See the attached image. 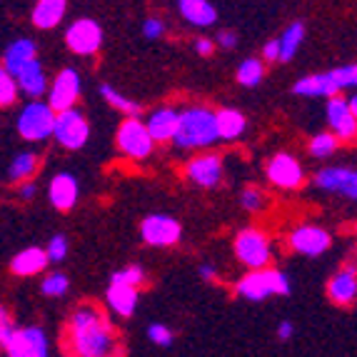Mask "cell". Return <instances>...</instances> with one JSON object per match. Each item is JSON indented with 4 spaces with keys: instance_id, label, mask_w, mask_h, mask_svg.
I'll use <instances>...</instances> for the list:
<instances>
[{
    "instance_id": "obj_1",
    "label": "cell",
    "mask_w": 357,
    "mask_h": 357,
    "mask_svg": "<svg viewBox=\"0 0 357 357\" xmlns=\"http://www.w3.org/2000/svg\"><path fill=\"white\" fill-rule=\"evenodd\" d=\"M66 350L70 357H123V340L105 310L83 303L68 320Z\"/></svg>"
},
{
    "instance_id": "obj_2",
    "label": "cell",
    "mask_w": 357,
    "mask_h": 357,
    "mask_svg": "<svg viewBox=\"0 0 357 357\" xmlns=\"http://www.w3.org/2000/svg\"><path fill=\"white\" fill-rule=\"evenodd\" d=\"M220 140L218 130V110L205 105H190L180 110V128L173 145L180 150L210 148Z\"/></svg>"
},
{
    "instance_id": "obj_3",
    "label": "cell",
    "mask_w": 357,
    "mask_h": 357,
    "mask_svg": "<svg viewBox=\"0 0 357 357\" xmlns=\"http://www.w3.org/2000/svg\"><path fill=\"white\" fill-rule=\"evenodd\" d=\"M350 88H357V63L300 77L292 85V93L300 98H328L330 100V98H337V93Z\"/></svg>"
},
{
    "instance_id": "obj_4",
    "label": "cell",
    "mask_w": 357,
    "mask_h": 357,
    "mask_svg": "<svg viewBox=\"0 0 357 357\" xmlns=\"http://www.w3.org/2000/svg\"><path fill=\"white\" fill-rule=\"evenodd\" d=\"M292 292V282L282 270H257V273L243 275L238 282H235V295L243 300H250V303H262L268 300L270 295H280L287 298Z\"/></svg>"
},
{
    "instance_id": "obj_5",
    "label": "cell",
    "mask_w": 357,
    "mask_h": 357,
    "mask_svg": "<svg viewBox=\"0 0 357 357\" xmlns=\"http://www.w3.org/2000/svg\"><path fill=\"white\" fill-rule=\"evenodd\" d=\"M55 123L58 113L48 105V100H28L18 110L15 130L28 143H43L55 135Z\"/></svg>"
},
{
    "instance_id": "obj_6",
    "label": "cell",
    "mask_w": 357,
    "mask_h": 357,
    "mask_svg": "<svg viewBox=\"0 0 357 357\" xmlns=\"http://www.w3.org/2000/svg\"><path fill=\"white\" fill-rule=\"evenodd\" d=\"M232 250L235 257L243 262L250 273L257 270H268V262L273 257V248H270L268 235L257 227H245L235 235V243H232Z\"/></svg>"
},
{
    "instance_id": "obj_7",
    "label": "cell",
    "mask_w": 357,
    "mask_h": 357,
    "mask_svg": "<svg viewBox=\"0 0 357 357\" xmlns=\"http://www.w3.org/2000/svg\"><path fill=\"white\" fill-rule=\"evenodd\" d=\"M118 150L130 160H145L155 148V140L150 135L145 120L140 118H126L118 126V135H115Z\"/></svg>"
},
{
    "instance_id": "obj_8",
    "label": "cell",
    "mask_w": 357,
    "mask_h": 357,
    "mask_svg": "<svg viewBox=\"0 0 357 357\" xmlns=\"http://www.w3.org/2000/svg\"><path fill=\"white\" fill-rule=\"evenodd\" d=\"M140 238L150 245V248H173L183 238V227L175 220L173 215L165 213H155L148 215L143 222H140Z\"/></svg>"
},
{
    "instance_id": "obj_9",
    "label": "cell",
    "mask_w": 357,
    "mask_h": 357,
    "mask_svg": "<svg viewBox=\"0 0 357 357\" xmlns=\"http://www.w3.org/2000/svg\"><path fill=\"white\" fill-rule=\"evenodd\" d=\"M80 90H83V80H80V73L75 68H63V70L55 75V80L50 83L48 93V105L53 107L55 113H68V110H75V102L80 98Z\"/></svg>"
},
{
    "instance_id": "obj_10",
    "label": "cell",
    "mask_w": 357,
    "mask_h": 357,
    "mask_svg": "<svg viewBox=\"0 0 357 357\" xmlns=\"http://www.w3.org/2000/svg\"><path fill=\"white\" fill-rule=\"evenodd\" d=\"M66 45L75 55H96L102 45V28L93 18H77L68 25L66 30Z\"/></svg>"
},
{
    "instance_id": "obj_11",
    "label": "cell",
    "mask_w": 357,
    "mask_h": 357,
    "mask_svg": "<svg viewBox=\"0 0 357 357\" xmlns=\"http://www.w3.org/2000/svg\"><path fill=\"white\" fill-rule=\"evenodd\" d=\"M55 140H58L60 148L66 150H80L90 137V123L85 118L83 110H68V113L58 115V123H55Z\"/></svg>"
},
{
    "instance_id": "obj_12",
    "label": "cell",
    "mask_w": 357,
    "mask_h": 357,
    "mask_svg": "<svg viewBox=\"0 0 357 357\" xmlns=\"http://www.w3.org/2000/svg\"><path fill=\"white\" fill-rule=\"evenodd\" d=\"M287 245L305 257H320L330 250L333 238H330V232L325 227L312 225V222H303V225H298L287 235Z\"/></svg>"
},
{
    "instance_id": "obj_13",
    "label": "cell",
    "mask_w": 357,
    "mask_h": 357,
    "mask_svg": "<svg viewBox=\"0 0 357 357\" xmlns=\"http://www.w3.org/2000/svg\"><path fill=\"white\" fill-rule=\"evenodd\" d=\"M265 175L275 188H282V190H295L305 183V167L303 162L290 153H278L273 155L265 165Z\"/></svg>"
},
{
    "instance_id": "obj_14",
    "label": "cell",
    "mask_w": 357,
    "mask_h": 357,
    "mask_svg": "<svg viewBox=\"0 0 357 357\" xmlns=\"http://www.w3.org/2000/svg\"><path fill=\"white\" fill-rule=\"evenodd\" d=\"M312 185L322 192H335V195H342L347 200H357V170L355 167H322L317 170Z\"/></svg>"
},
{
    "instance_id": "obj_15",
    "label": "cell",
    "mask_w": 357,
    "mask_h": 357,
    "mask_svg": "<svg viewBox=\"0 0 357 357\" xmlns=\"http://www.w3.org/2000/svg\"><path fill=\"white\" fill-rule=\"evenodd\" d=\"M8 357H50V342L45 330L38 325H25L13 335L10 345L6 347Z\"/></svg>"
},
{
    "instance_id": "obj_16",
    "label": "cell",
    "mask_w": 357,
    "mask_h": 357,
    "mask_svg": "<svg viewBox=\"0 0 357 357\" xmlns=\"http://www.w3.org/2000/svg\"><path fill=\"white\" fill-rule=\"evenodd\" d=\"M325 113H328L330 132L337 137L340 143H352L357 137V118L352 113L350 102L340 96L330 98L328 105H325Z\"/></svg>"
},
{
    "instance_id": "obj_17",
    "label": "cell",
    "mask_w": 357,
    "mask_h": 357,
    "mask_svg": "<svg viewBox=\"0 0 357 357\" xmlns=\"http://www.w3.org/2000/svg\"><path fill=\"white\" fill-rule=\"evenodd\" d=\"M185 178L197 188H215L222 183V158L215 153H203L185 162Z\"/></svg>"
},
{
    "instance_id": "obj_18",
    "label": "cell",
    "mask_w": 357,
    "mask_h": 357,
    "mask_svg": "<svg viewBox=\"0 0 357 357\" xmlns=\"http://www.w3.org/2000/svg\"><path fill=\"white\" fill-rule=\"evenodd\" d=\"M145 126H148L155 143H173L180 128V110L170 105L155 107L145 118Z\"/></svg>"
},
{
    "instance_id": "obj_19",
    "label": "cell",
    "mask_w": 357,
    "mask_h": 357,
    "mask_svg": "<svg viewBox=\"0 0 357 357\" xmlns=\"http://www.w3.org/2000/svg\"><path fill=\"white\" fill-rule=\"evenodd\" d=\"M77 197H80V185L77 178L70 173H58L50 178L48 183V200L55 210L60 213H68V210L75 208Z\"/></svg>"
},
{
    "instance_id": "obj_20",
    "label": "cell",
    "mask_w": 357,
    "mask_h": 357,
    "mask_svg": "<svg viewBox=\"0 0 357 357\" xmlns=\"http://www.w3.org/2000/svg\"><path fill=\"white\" fill-rule=\"evenodd\" d=\"M328 298L335 305H352L357 300V268L355 265H345L342 270L333 275L328 280Z\"/></svg>"
},
{
    "instance_id": "obj_21",
    "label": "cell",
    "mask_w": 357,
    "mask_h": 357,
    "mask_svg": "<svg viewBox=\"0 0 357 357\" xmlns=\"http://www.w3.org/2000/svg\"><path fill=\"white\" fill-rule=\"evenodd\" d=\"M33 60H38L36 40L18 38V40H13L6 48V53H3V70L10 73L13 77H18V73L23 70L25 66H30Z\"/></svg>"
},
{
    "instance_id": "obj_22",
    "label": "cell",
    "mask_w": 357,
    "mask_h": 357,
    "mask_svg": "<svg viewBox=\"0 0 357 357\" xmlns=\"http://www.w3.org/2000/svg\"><path fill=\"white\" fill-rule=\"evenodd\" d=\"M50 265V257L45 252V248H25L20 250L18 255L10 260V273L18 275V278H33V275H40L45 273V268Z\"/></svg>"
},
{
    "instance_id": "obj_23",
    "label": "cell",
    "mask_w": 357,
    "mask_h": 357,
    "mask_svg": "<svg viewBox=\"0 0 357 357\" xmlns=\"http://www.w3.org/2000/svg\"><path fill=\"white\" fill-rule=\"evenodd\" d=\"M18 88L23 96H28L30 100H40L45 93H50V85H48V75H45V68H43L40 58L33 60L30 66H25L23 70L18 73Z\"/></svg>"
},
{
    "instance_id": "obj_24",
    "label": "cell",
    "mask_w": 357,
    "mask_h": 357,
    "mask_svg": "<svg viewBox=\"0 0 357 357\" xmlns=\"http://www.w3.org/2000/svg\"><path fill=\"white\" fill-rule=\"evenodd\" d=\"M68 13L66 0H38L30 10V23L40 30H53L63 23Z\"/></svg>"
},
{
    "instance_id": "obj_25",
    "label": "cell",
    "mask_w": 357,
    "mask_h": 357,
    "mask_svg": "<svg viewBox=\"0 0 357 357\" xmlns=\"http://www.w3.org/2000/svg\"><path fill=\"white\" fill-rule=\"evenodd\" d=\"M178 13L195 28H210L218 23V8L208 0H178Z\"/></svg>"
},
{
    "instance_id": "obj_26",
    "label": "cell",
    "mask_w": 357,
    "mask_h": 357,
    "mask_svg": "<svg viewBox=\"0 0 357 357\" xmlns=\"http://www.w3.org/2000/svg\"><path fill=\"white\" fill-rule=\"evenodd\" d=\"M105 300L107 307L113 310L118 317H130L135 312L137 303H140V290L126 285H107Z\"/></svg>"
},
{
    "instance_id": "obj_27",
    "label": "cell",
    "mask_w": 357,
    "mask_h": 357,
    "mask_svg": "<svg viewBox=\"0 0 357 357\" xmlns=\"http://www.w3.org/2000/svg\"><path fill=\"white\" fill-rule=\"evenodd\" d=\"M38 167H40V155L33 153V150L18 153L10 160V165H8V180H13V183H18V185L28 183V180H33V175L38 173Z\"/></svg>"
},
{
    "instance_id": "obj_28",
    "label": "cell",
    "mask_w": 357,
    "mask_h": 357,
    "mask_svg": "<svg viewBox=\"0 0 357 357\" xmlns=\"http://www.w3.org/2000/svg\"><path fill=\"white\" fill-rule=\"evenodd\" d=\"M248 120L240 110L235 107H220L218 110V130H220V140H240L245 135Z\"/></svg>"
},
{
    "instance_id": "obj_29",
    "label": "cell",
    "mask_w": 357,
    "mask_h": 357,
    "mask_svg": "<svg viewBox=\"0 0 357 357\" xmlns=\"http://www.w3.org/2000/svg\"><path fill=\"white\" fill-rule=\"evenodd\" d=\"M278 40H280V63H290L298 55L300 45L305 40V25L300 20H295V23H290L282 30V36Z\"/></svg>"
},
{
    "instance_id": "obj_30",
    "label": "cell",
    "mask_w": 357,
    "mask_h": 357,
    "mask_svg": "<svg viewBox=\"0 0 357 357\" xmlns=\"http://www.w3.org/2000/svg\"><path fill=\"white\" fill-rule=\"evenodd\" d=\"M98 90H100L102 100H105L107 105L115 107V110H120V113H126L128 118H140V115H143V105L135 102V100H130V98H126L123 93H118L113 85L102 83Z\"/></svg>"
},
{
    "instance_id": "obj_31",
    "label": "cell",
    "mask_w": 357,
    "mask_h": 357,
    "mask_svg": "<svg viewBox=\"0 0 357 357\" xmlns=\"http://www.w3.org/2000/svg\"><path fill=\"white\" fill-rule=\"evenodd\" d=\"M235 77H238V83L243 85V88H255V85H260L262 77H265V66H262V60L245 58L238 66V70H235Z\"/></svg>"
},
{
    "instance_id": "obj_32",
    "label": "cell",
    "mask_w": 357,
    "mask_h": 357,
    "mask_svg": "<svg viewBox=\"0 0 357 357\" xmlns=\"http://www.w3.org/2000/svg\"><path fill=\"white\" fill-rule=\"evenodd\" d=\"M340 148V140L333 135V132H317V135L310 137L307 143V153L312 155V158H320V160H325V158H330V155H335Z\"/></svg>"
},
{
    "instance_id": "obj_33",
    "label": "cell",
    "mask_w": 357,
    "mask_h": 357,
    "mask_svg": "<svg viewBox=\"0 0 357 357\" xmlns=\"http://www.w3.org/2000/svg\"><path fill=\"white\" fill-rule=\"evenodd\" d=\"M145 282V270L140 265H126V268L115 270L110 275V285H126L140 290V285Z\"/></svg>"
},
{
    "instance_id": "obj_34",
    "label": "cell",
    "mask_w": 357,
    "mask_h": 357,
    "mask_svg": "<svg viewBox=\"0 0 357 357\" xmlns=\"http://www.w3.org/2000/svg\"><path fill=\"white\" fill-rule=\"evenodd\" d=\"M68 287H70V280H68V275L66 273H50L43 278L40 282V292L45 295V298H63L68 292Z\"/></svg>"
},
{
    "instance_id": "obj_35",
    "label": "cell",
    "mask_w": 357,
    "mask_h": 357,
    "mask_svg": "<svg viewBox=\"0 0 357 357\" xmlns=\"http://www.w3.org/2000/svg\"><path fill=\"white\" fill-rule=\"evenodd\" d=\"M18 93H20L18 80H15V77H13L10 73L0 70V105H3V107H10L13 102L18 100Z\"/></svg>"
},
{
    "instance_id": "obj_36",
    "label": "cell",
    "mask_w": 357,
    "mask_h": 357,
    "mask_svg": "<svg viewBox=\"0 0 357 357\" xmlns=\"http://www.w3.org/2000/svg\"><path fill=\"white\" fill-rule=\"evenodd\" d=\"M240 205H243L248 213H260V210L265 208V192H262L260 188H255V185H248V188H243V192H240Z\"/></svg>"
},
{
    "instance_id": "obj_37",
    "label": "cell",
    "mask_w": 357,
    "mask_h": 357,
    "mask_svg": "<svg viewBox=\"0 0 357 357\" xmlns=\"http://www.w3.org/2000/svg\"><path fill=\"white\" fill-rule=\"evenodd\" d=\"M148 340L158 347H170L175 335H173V330L167 328V325H162V322H153V325H148Z\"/></svg>"
},
{
    "instance_id": "obj_38",
    "label": "cell",
    "mask_w": 357,
    "mask_h": 357,
    "mask_svg": "<svg viewBox=\"0 0 357 357\" xmlns=\"http://www.w3.org/2000/svg\"><path fill=\"white\" fill-rule=\"evenodd\" d=\"M45 252H48L50 262H63L68 257V238L66 235H60V232H55L53 238L48 240V248H45Z\"/></svg>"
},
{
    "instance_id": "obj_39",
    "label": "cell",
    "mask_w": 357,
    "mask_h": 357,
    "mask_svg": "<svg viewBox=\"0 0 357 357\" xmlns=\"http://www.w3.org/2000/svg\"><path fill=\"white\" fill-rule=\"evenodd\" d=\"M15 333H18V325H13L8 310H3V312H0V347H3V350L10 345V340Z\"/></svg>"
},
{
    "instance_id": "obj_40",
    "label": "cell",
    "mask_w": 357,
    "mask_h": 357,
    "mask_svg": "<svg viewBox=\"0 0 357 357\" xmlns=\"http://www.w3.org/2000/svg\"><path fill=\"white\" fill-rule=\"evenodd\" d=\"M165 30H167L165 20L155 18V15L143 23V36L148 38V40H158V38H162V36H165Z\"/></svg>"
},
{
    "instance_id": "obj_41",
    "label": "cell",
    "mask_w": 357,
    "mask_h": 357,
    "mask_svg": "<svg viewBox=\"0 0 357 357\" xmlns=\"http://www.w3.org/2000/svg\"><path fill=\"white\" fill-rule=\"evenodd\" d=\"M15 195H18V200H33V197L38 195V183L36 180H28V183H20L18 188H15Z\"/></svg>"
},
{
    "instance_id": "obj_42",
    "label": "cell",
    "mask_w": 357,
    "mask_h": 357,
    "mask_svg": "<svg viewBox=\"0 0 357 357\" xmlns=\"http://www.w3.org/2000/svg\"><path fill=\"white\" fill-rule=\"evenodd\" d=\"M215 43H218V48L222 50H232L238 45V36L232 33V30H220L218 36H215Z\"/></svg>"
},
{
    "instance_id": "obj_43",
    "label": "cell",
    "mask_w": 357,
    "mask_h": 357,
    "mask_svg": "<svg viewBox=\"0 0 357 357\" xmlns=\"http://www.w3.org/2000/svg\"><path fill=\"white\" fill-rule=\"evenodd\" d=\"M262 60H268V63H280V40H268L262 45Z\"/></svg>"
},
{
    "instance_id": "obj_44",
    "label": "cell",
    "mask_w": 357,
    "mask_h": 357,
    "mask_svg": "<svg viewBox=\"0 0 357 357\" xmlns=\"http://www.w3.org/2000/svg\"><path fill=\"white\" fill-rule=\"evenodd\" d=\"M192 48H195L197 55H203V58H208V55L215 53V40H210V38H195V43H192Z\"/></svg>"
},
{
    "instance_id": "obj_45",
    "label": "cell",
    "mask_w": 357,
    "mask_h": 357,
    "mask_svg": "<svg viewBox=\"0 0 357 357\" xmlns=\"http://www.w3.org/2000/svg\"><path fill=\"white\" fill-rule=\"evenodd\" d=\"M275 333H278L280 340H290L292 335H295V325H292L290 320H282V322H278V330H275Z\"/></svg>"
},
{
    "instance_id": "obj_46",
    "label": "cell",
    "mask_w": 357,
    "mask_h": 357,
    "mask_svg": "<svg viewBox=\"0 0 357 357\" xmlns=\"http://www.w3.org/2000/svg\"><path fill=\"white\" fill-rule=\"evenodd\" d=\"M197 275H200L205 282H213L215 278H218V270H215V265H210V262H203V265L197 268Z\"/></svg>"
},
{
    "instance_id": "obj_47",
    "label": "cell",
    "mask_w": 357,
    "mask_h": 357,
    "mask_svg": "<svg viewBox=\"0 0 357 357\" xmlns=\"http://www.w3.org/2000/svg\"><path fill=\"white\" fill-rule=\"evenodd\" d=\"M350 107H352V113H355V118H357V90H355V96H350Z\"/></svg>"
}]
</instances>
